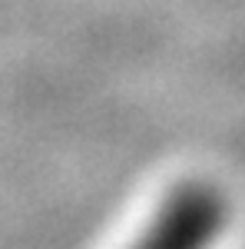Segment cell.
<instances>
[{
	"label": "cell",
	"mask_w": 245,
	"mask_h": 249,
	"mask_svg": "<svg viewBox=\"0 0 245 249\" xmlns=\"http://www.w3.org/2000/svg\"><path fill=\"white\" fill-rule=\"evenodd\" d=\"M229 206L206 183H186L159 206L132 249H209L226 226Z\"/></svg>",
	"instance_id": "cell-1"
}]
</instances>
